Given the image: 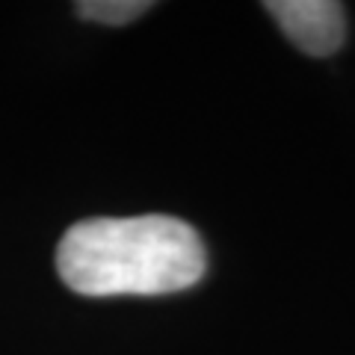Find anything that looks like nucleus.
Returning <instances> with one entry per match:
<instances>
[{"instance_id": "nucleus-1", "label": "nucleus", "mask_w": 355, "mask_h": 355, "mask_svg": "<svg viewBox=\"0 0 355 355\" xmlns=\"http://www.w3.org/2000/svg\"><path fill=\"white\" fill-rule=\"evenodd\" d=\"M202 237L175 216L83 219L57 246L60 279L83 296H157L193 287L205 275Z\"/></svg>"}, {"instance_id": "nucleus-2", "label": "nucleus", "mask_w": 355, "mask_h": 355, "mask_svg": "<svg viewBox=\"0 0 355 355\" xmlns=\"http://www.w3.org/2000/svg\"><path fill=\"white\" fill-rule=\"evenodd\" d=\"M263 9L279 21L287 39L311 57L335 53L347 36V18L338 0H266Z\"/></svg>"}, {"instance_id": "nucleus-3", "label": "nucleus", "mask_w": 355, "mask_h": 355, "mask_svg": "<svg viewBox=\"0 0 355 355\" xmlns=\"http://www.w3.org/2000/svg\"><path fill=\"white\" fill-rule=\"evenodd\" d=\"M80 18L89 21H101V24H128V21L139 18L142 12H148L151 3L148 0H83L74 6Z\"/></svg>"}]
</instances>
